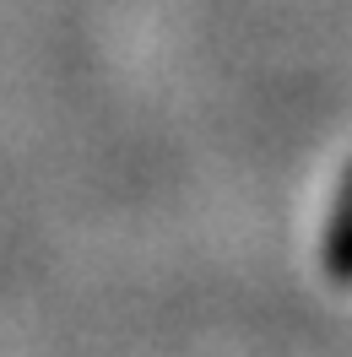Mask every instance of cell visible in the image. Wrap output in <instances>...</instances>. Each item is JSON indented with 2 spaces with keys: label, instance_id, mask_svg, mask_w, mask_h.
<instances>
[{
  "label": "cell",
  "instance_id": "cell-1",
  "mask_svg": "<svg viewBox=\"0 0 352 357\" xmlns=\"http://www.w3.org/2000/svg\"><path fill=\"white\" fill-rule=\"evenodd\" d=\"M325 271H330V282L352 287V162H347V174H342L336 206H330V227H325Z\"/></svg>",
  "mask_w": 352,
  "mask_h": 357
}]
</instances>
